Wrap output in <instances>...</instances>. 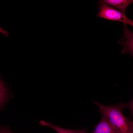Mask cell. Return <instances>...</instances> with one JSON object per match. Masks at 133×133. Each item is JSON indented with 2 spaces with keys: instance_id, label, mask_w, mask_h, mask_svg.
I'll list each match as a JSON object with an SVG mask.
<instances>
[{
  "instance_id": "cell-2",
  "label": "cell",
  "mask_w": 133,
  "mask_h": 133,
  "mask_svg": "<svg viewBox=\"0 0 133 133\" xmlns=\"http://www.w3.org/2000/svg\"><path fill=\"white\" fill-rule=\"evenodd\" d=\"M100 11L97 17L108 20L123 22L133 26V21L115 8L105 4L99 5Z\"/></svg>"
},
{
  "instance_id": "cell-4",
  "label": "cell",
  "mask_w": 133,
  "mask_h": 133,
  "mask_svg": "<svg viewBox=\"0 0 133 133\" xmlns=\"http://www.w3.org/2000/svg\"><path fill=\"white\" fill-rule=\"evenodd\" d=\"M133 2V0H102L98 4L99 5L104 4L111 6L126 15L127 8Z\"/></svg>"
},
{
  "instance_id": "cell-6",
  "label": "cell",
  "mask_w": 133,
  "mask_h": 133,
  "mask_svg": "<svg viewBox=\"0 0 133 133\" xmlns=\"http://www.w3.org/2000/svg\"><path fill=\"white\" fill-rule=\"evenodd\" d=\"M6 96L5 89L2 82L0 80V105L5 100Z\"/></svg>"
},
{
  "instance_id": "cell-1",
  "label": "cell",
  "mask_w": 133,
  "mask_h": 133,
  "mask_svg": "<svg viewBox=\"0 0 133 133\" xmlns=\"http://www.w3.org/2000/svg\"><path fill=\"white\" fill-rule=\"evenodd\" d=\"M102 115L105 117L117 133H133V122L124 116L118 105L106 106L94 101Z\"/></svg>"
},
{
  "instance_id": "cell-9",
  "label": "cell",
  "mask_w": 133,
  "mask_h": 133,
  "mask_svg": "<svg viewBox=\"0 0 133 133\" xmlns=\"http://www.w3.org/2000/svg\"><path fill=\"white\" fill-rule=\"evenodd\" d=\"M0 133H12L7 130L3 129H0Z\"/></svg>"
},
{
  "instance_id": "cell-10",
  "label": "cell",
  "mask_w": 133,
  "mask_h": 133,
  "mask_svg": "<svg viewBox=\"0 0 133 133\" xmlns=\"http://www.w3.org/2000/svg\"></svg>"
},
{
  "instance_id": "cell-5",
  "label": "cell",
  "mask_w": 133,
  "mask_h": 133,
  "mask_svg": "<svg viewBox=\"0 0 133 133\" xmlns=\"http://www.w3.org/2000/svg\"><path fill=\"white\" fill-rule=\"evenodd\" d=\"M89 133H117L107 118L102 115L100 122L96 126L94 130Z\"/></svg>"
},
{
  "instance_id": "cell-3",
  "label": "cell",
  "mask_w": 133,
  "mask_h": 133,
  "mask_svg": "<svg viewBox=\"0 0 133 133\" xmlns=\"http://www.w3.org/2000/svg\"><path fill=\"white\" fill-rule=\"evenodd\" d=\"M124 34L123 37L118 41V43L123 47L121 53L125 54H130L133 56V33L127 28L126 24L123 23Z\"/></svg>"
},
{
  "instance_id": "cell-7",
  "label": "cell",
  "mask_w": 133,
  "mask_h": 133,
  "mask_svg": "<svg viewBox=\"0 0 133 133\" xmlns=\"http://www.w3.org/2000/svg\"><path fill=\"white\" fill-rule=\"evenodd\" d=\"M70 133H87L84 130H70Z\"/></svg>"
},
{
  "instance_id": "cell-8",
  "label": "cell",
  "mask_w": 133,
  "mask_h": 133,
  "mask_svg": "<svg viewBox=\"0 0 133 133\" xmlns=\"http://www.w3.org/2000/svg\"><path fill=\"white\" fill-rule=\"evenodd\" d=\"M0 33L4 35L5 36H8L9 34V33L7 31L4 30L0 27Z\"/></svg>"
}]
</instances>
